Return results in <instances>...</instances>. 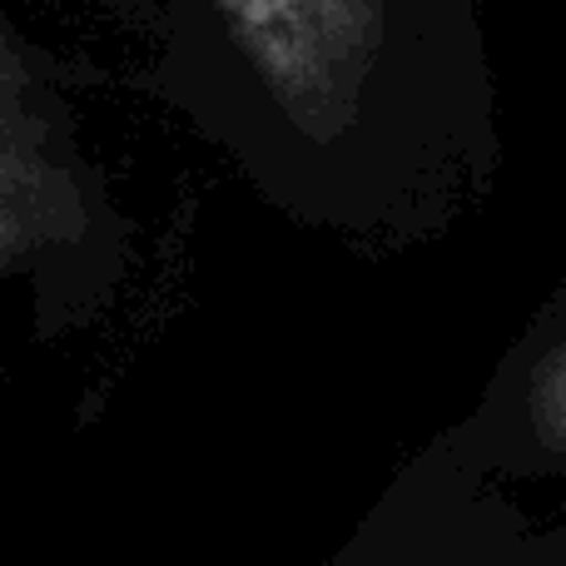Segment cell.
Returning <instances> with one entry per match:
<instances>
[{
    "label": "cell",
    "mask_w": 566,
    "mask_h": 566,
    "mask_svg": "<svg viewBox=\"0 0 566 566\" xmlns=\"http://www.w3.org/2000/svg\"><path fill=\"white\" fill-rule=\"evenodd\" d=\"M259 85L308 139L358 119L382 55V0H219Z\"/></svg>",
    "instance_id": "obj_1"
},
{
    "label": "cell",
    "mask_w": 566,
    "mask_h": 566,
    "mask_svg": "<svg viewBox=\"0 0 566 566\" xmlns=\"http://www.w3.org/2000/svg\"><path fill=\"white\" fill-rule=\"evenodd\" d=\"M85 185L50 90L0 25V274L80 239Z\"/></svg>",
    "instance_id": "obj_2"
},
{
    "label": "cell",
    "mask_w": 566,
    "mask_h": 566,
    "mask_svg": "<svg viewBox=\"0 0 566 566\" xmlns=\"http://www.w3.org/2000/svg\"><path fill=\"white\" fill-rule=\"evenodd\" d=\"M527 412H532V432H537L552 452H566V338L537 363V373H532Z\"/></svg>",
    "instance_id": "obj_3"
}]
</instances>
